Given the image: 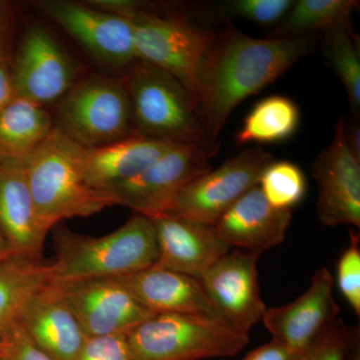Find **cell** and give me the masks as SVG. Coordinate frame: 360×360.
<instances>
[{"label":"cell","mask_w":360,"mask_h":360,"mask_svg":"<svg viewBox=\"0 0 360 360\" xmlns=\"http://www.w3.org/2000/svg\"><path fill=\"white\" fill-rule=\"evenodd\" d=\"M311 37L255 39L227 26L217 33L201 75L196 110L206 134L217 141L232 111L276 82L311 51Z\"/></svg>","instance_id":"obj_1"},{"label":"cell","mask_w":360,"mask_h":360,"mask_svg":"<svg viewBox=\"0 0 360 360\" xmlns=\"http://www.w3.org/2000/svg\"><path fill=\"white\" fill-rule=\"evenodd\" d=\"M85 150L54 127L22 161L37 217L47 231L63 220L91 217L116 205L110 193L85 182Z\"/></svg>","instance_id":"obj_2"},{"label":"cell","mask_w":360,"mask_h":360,"mask_svg":"<svg viewBox=\"0 0 360 360\" xmlns=\"http://www.w3.org/2000/svg\"><path fill=\"white\" fill-rule=\"evenodd\" d=\"M54 245L52 276L58 283L129 276L153 267L160 255L153 222L141 214L103 238L58 229Z\"/></svg>","instance_id":"obj_3"},{"label":"cell","mask_w":360,"mask_h":360,"mask_svg":"<svg viewBox=\"0 0 360 360\" xmlns=\"http://www.w3.org/2000/svg\"><path fill=\"white\" fill-rule=\"evenodd\" d=\"M122 80L129 94L135 134L193 144L217 155L219 142L206 134L193 96L176 78L136 60L127 68Z\"/></svg>","instance_id":"obj_4"},{"label":"cell","mask_w":360,"mask_h":360,"mask_svg":"<svg viewBox=\"0 0 360 360\" xmlns=\"http://www.w3.org/2000/svg\"><path fill=\"white\" fill-rule=\"evenodd\" d=\"M134 360L229 357L248 345L245 333L200 315L158 314L127 333Z\"/></svg>","instance_id":"obj_5"},{"label":"cell","mask_w":360,"mask_h":360,"mask_svg":"<svg viewBox=\"0 0 360 360\" xmlns=\"http://www.w3.org/2000/svg\"><path fill=\"white\" fill-rule=\"evenodd\" d=\"M54 127L85 149L136 134L122 78L85 77L58 101Z\"/></svg>","instance_id":"obj_6"},{"label":"cell","mask_w":360,"mask_h":360,"mask_svg":"<svg viewBox=\"0 0 360 360\" xmlns=\"http://www.w3.org/2000/svg\"><path fill=\"white\" fill-rule=\"evenodd\" d=\"M137 60L176 78L196 104L201 75L217 33L198 27L181 16H162L143 8L129 20Z\"/></svg>","instance_id":"obj_7"},{"label":"cell","mask_w":360,"mask_h":360,"mask_svg":"<svg viewBox=\"0 0 360 360\" xmlns=\"http://www.w3.org/2000/svg\"><path fill=\"white\" fill-rule=\"evenodd\" d=\"M276 160L258 148H245L187 184L167 213L214 226L232 205L258 186L265 168Z\"/></svg>","instance_id":"obj_8"},{"label":"cell","mask_w":360,"mask_h":360,"mask_svg":"<svg viewBox=\"0 0 360 360\" xmlns=\"http://www.w3.org/2000/svg\"><path fill=\"white\" fill-rule=\"evenodd\" d=\"M207 151L193 144L179 143L150 167L131 179L104 191L116 205L146 217L169 212L180 191L194 179L212 169Z\"/></svg>","instance_id":"obj_9"},{"label":"cell","mask_w":360,"mask_h":360,"mask_svg":"<svg viewBox=\"0 0 360 360\" xmlns=\"http://www.w3.org/2000/svg\"><path fill=\"white\" fill-rule=\"evenodd\" d=\"M260 253L229 250L206 270L200 281L220 319L248 335L262 321L266 307L260 296L257 262Z\"/></svg>","instance_id":"obj_10"},{"label":"cell","mask_w":360,"mask_h":360,"mask_svg":"<svg viewBox=\"0 0 360 360\" xmlns=\"http://www.w3.org/2000/svg\"><path fill=\"white\" fill-rule=\"evenodd\" d=\"M37 6L101 63L127 68L137 60L127 18L68 0H44Z\"/></svg>","instance_id":"obj_11"},{"label":"cell","mask_w":360,"mask_h":360,"mask_svg":"<svg viewBox=\"0 0 360 360\" xmlns=\"http://www.w3.org/2000/svg\"><path fill=\"white\" fill-rule=\"evenodd\" d=\"M311 175L319 184L316 214L326 226L360 227V158L347 139L345 117L336 123L335 136L316 156Z\"/></svg>","instance_id":"obj_12"},{"label":"cell","mask_w":360,"mask_h":360,"mask_svg":"<svg viewBox=\"0 0 360 360\" xmlns=\"http://www.w3.org/2000/svg\"><path fill=\"white\" fill-rule=\"evenodd\" d=\"M54 283L87 336L127 335L155 315L115 277Z\"/></svg>","instance_id":"obj_13"},{"label":"cell","mask_w":360,"mask_h":360,"mask_svg":"<svg viewBox=\"0 0 360 360\" xmlns=\"http://www.w3.org/2000/svg\"><path fill=\"white\" fill-rule=\"evenodd\" d=\"M11 75L16 96L44 108L60 101L75 84L70 56L41 26L26 32Z\"/></svg>","instance_id":"obj_14"},{"label":"cell","mask_w":360,"mask_h":360,"mask_svg":"<svg viewBox=\"0 0 360 360\" xmlns=\"http://www.w3.org/2000/svg\"><path fill=\"white\" fill-rule=\"evenodd\" d=\"M333 285L330 271L322 267L315 271L309 288L300 297L283 307L266 309L262 321L274 340L305 352L338 319L340 307Z\"/></svg>","instance_id":"obj_15"},{"label":"cell","mask_w":360,"mask_h":360,"mask_svg":"<svg viewBox=\"0 0 360 360\" xmlns=\"http://www.w3.org/2000/svg\"><path fill=\"white\" fill-rule=\"evenodd\" d=\"M18 324L32 345L51 360H77L87 338L54 281L26 302Z\"/></svg>","instance_id":"obj_16"},{"label":"cell","mask_w":360,"mask_h":360,"mask_svg":"<svg viewBox=\"0 0 360 360\" xmlns=\"http://www.w3.org/2000/svg\"><path fill=\"white\" fill-rule=\"evenodd\" d=\"M148 219L155 227L160 252L158 262L153 266L200 281L206 270L231 250L212 225L172 213H162Z\"/></svg>","instance_id":"obj_17"},{"label":"cell","mask_w":360,"mask_h":360,"mask_svg":"<svg viewBox=\"0 0 360 360\" xmlns=\"http://www.w3.org/2000/svg\"><path fill=\"white\" fill-rule=\"evenodd\" d=\"M0 233L15 255L42 260L49 231L37 217L22 161L0 158Z\"/></svg>","instance_id":"obj_18"},{"label":"cell","mask_w":360,"mask_h":360,"mask_svg":"<svg viewBox=\"0 0 360 360\" xmlns=\"http://www.w3.org/2000/svg\"><path fill=\"white\" fill-rule=\"evenodd\" d=\"M115 278L153 314L200 315L225 324L193 277L153 266Z\"/></svg>","instance_id":"obj_19"},{"label":"cell","mask_w":360,"mask_h":360,"mask_svg":"<svg viewBox=\"0 0 360 360\" xmlns=\"http://www.w3.org/2000/svg\"><path fill=\"white\" fill-rule=\"evenodd\" d=\"M291 219V210L270 205L257 186L232 205L213 227L229 248L262 255L283 243Z\"/></svg>","instance_id":"obj_20"},{"label":"cell","mask_w":360,"mask_h":360,"mask_svg":"<svg viewBox=\"0 0 360 360\" xmlns=\"http://www.w3.org/2000/svg\"><path fill=\"white\" fill-rule=\"evenodd\" d=\"M176 144L134 134L101 148L86 149L82 165L85 182L104 191L141 174Z\"/></svg>","instance_id":"obj_21"},{"label":"cell","mask_w":360,"mask_h":360,"mask_svg":"<svg viewBox=\"0 0 360 360\" xmlns=\"http://www.w3.org/2000/svg\"><path fill=\"white\" fill-rule=\"evenodd\" d=\"M53 129L44 106L16 96L0 113V158L25 160Z\"/></svg>","instance_id":"obj_22"},{"label":"cell","mask_w":360,"mask_h":360,"mask_svg":"<svg viewBox=\"0 0 360 360\" xmlns=\"http://www.w3.org/2000/svg\"><path fill=\"white\" fill-rule=\"evenodd\" d=\"M53 281L51 264L13 255L0 262V335L18 323L26 302Z\"/></svg>","instance_id":"obj_23"},{"label":"cell","mask_w":360,"mask_h":360,"mask_svg":"<svg viewBox=\"0 0 360 360\" xmlns=\"http://www.w3.org/2000/svg\"><path fill=\"white\" fill-rule=\"evenodd\" d=\"M300 122L297 104L283 96L265 97L253 106L236 135L239 146L276 143L290 139Z\"/></svg>","instance_id":"obj_24"},{"label":"cell","mask_w":360,"mask_h":360,"mask_svg":"<svg viewBox=\"0 0 360 360\" xmlns=\"http://www.w3.org/2000/svg\"><path fill=\"white\" fill-rule=\"evenodd\" d=\"M359 6L356 0H300L277 25L270 39H295L307 33L326 32L338 25H348Z\"/></svg>","instance_id":"obj_25"},{"label":"cell","mask_w":360,"mask_h":360,"mask_svg":"<svg viewBox=\"0 0 360 360\" xmlns=\"http://www.w3.org/2000/svg\"><path fill=\"white\" fill-rule=\"evenodd\" d=\"M329 65L345 86L354 120L360 112L359 41L352 23L338 25L324 32Z\"/></svg>","instance_id":"obj_26"},{"label":"cell","mask_w":360,"mask_h":360,"mask_svg":"<svg viewBox=\"0 0 360 360\" xmlns=\"http://www.w3.org/2000/svg\"><path fill=\"white\" fill-rule=\"evenodd\" d=\"M258 187L270 205L277 210H291L304 198L307 179L295 163L274 160L262 172Z\"/></svg>","instance_id":"obj_27"},{"label":"cell","mask_w":360,"mask_h":360,"mask_svg":"<svg viewBox=\"0 0 360 360\" xmlns=\"http://www.w3.org/2000/svg\"><path fill=\"white\" fill-rule=\"evenodd\" d=\"M336 283L341 295L354 314L360 316V243L359 234L350 233L349 245L345 248L336 266Z\"/></svg>","instance_id":"obj_28"},{"label":"cell","mask_w":360,"mask_h":360,"mask_svg":"<svg viewBox=\"0 0 360 360\" xmlns=\"http://www.w3.org/2000/svg\"><path fill=\"white\" fill-rule=\"evenodd\" d=\"M291 0H232L224 6V13L260 25H278L293 6Z\"/></svg>","instance_id":"obj_29"},{"label":"cell","mask_w":360,"mask_h":360,"mask_svg":"<svg viewBox=\"0 0 360 360\" xmlns=\"http://www.w3.org/2000/svg\"><path fill=\"white\" fill-rule=\"evenodd\" d=\"M355 333L338 319L317 336L305 350L302 360H345Z\"/></svg>","instance_id":"obj_30"},{"label":"cell","mask_w":360,"mask_h":360,"mask_svg":"<svg viewBox=\"0 0 360 360\" xmlns=\"http://www.w3.org/2000/svg\"><path fill=\"white\" fill-rule=\"evenodd\" d=\"M77 360H134L127 335L87 336Z\"/></svg>","instance_id":"obj_31"},{"label":"cell","mask_w":360,"mask_h":360,"mask_svg":"<svg viewBox=\"0 0 360 360\" xmlns=\"http://www.w3.org/2000/svg\"><path fill=\"white\" fill-rule=\"evenodd\" d=\"M4 336L7 347L2 360H51L32 345L18 323Z\"/></svg>","instance_id":"obj_32"},{"label":"cell","mask_w":360,"mask_h":360,"mask_svg":"<svg viewBox=\"0 0 360 360\" xmlns=\"http://www.w3.org/2000/svg\"><path fill=\"white\" fill-rule=\"evenodd\" d=\"M304 352L272 340L271 342L252 350L241 360H302Z\"/></svg>","instance_id":"obj_33"},{"label":"cell","mask_w":360,"mask_h":360,"mask_svg":"<svg viewBox=\"0 0 360 360\" xmlns=\"http://www.w3.org/2000/svg\"><path fill=\"white\" fill-rule=\"evenodd\" d=\"M16 97L11 70L6 56L0 58V113Z\"/></svg>","instance_id":"obj_34"},{"label":"cell","mask_w":360,"mask_h":360,"mask_svg":"<svg viewBox=\"0 0 360 360\" xmlns=\"http://www.w3.org/2000/svg\"><path fill=\"white\" fill-rule=\"evenodd\" d=\"M7 26H8V6L6 2L0 1V58L6 56L4 40H6Z\"/></svg>","instance_id":"obj_35"},{"label":"cell","mask_w":360,"mask_h":360,"mask_svg":"<svg viewBox=\"0 0 360 360\" xmlns=\"http://www.w3.org/2000/svg\"><path fill=\"white\" fill-rule=\"evenodd\" d=\"M13 255H15V252H14L13 248H11V245H8V243L0 233V262Z\"/></svg>","instance_id":"obj_36"},{"label":"cell","mask_w":360,"mask_h":360,"mask_svg":"<svg viewBox=\"0 0 360 360\" xmlns=\"http://www.w3.org/2000/svg\"><path fill=\"white\" fill-rule=\"evenodd\" d=\"M359 341V333H357V335L354 336V342H352V349H354V352H352V360H360Z\"/></svg>","instance_id":"obj_37"},{"label":"cell","mask_w":360,"mask_h":360,"mask_svg":"<svg viewBox=\"0 0 360 360\" xmlns=\"http://www.w3.org/2000/svg\"><path fill=\"white\" fill-rule=\"evenodd\" d=\"M7 347V340L6 336L0 335V356L4 354Z\"/></svg>","instance_id":"obj_38"},{"label":"cell","mask_w":360,"mask_h":360,"mask_svg":"<svg viewBox=\"0 0 360 360\" xmlns=\"http://www.w3.org/2000/svg\"><path fill=\"white\" fill-rule=\"evenodd\" d=\"M2 355H4V354H2ZM2 355H1V356H0V360H2Z\"/></svg>","instance_id":"obj_39"}]
</instances>
